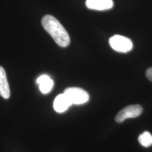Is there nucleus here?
Returning a JSON list of instances; mask_svg holds the SVG:
<instances>
[{
  "label": "nucleus",
  "mask_w": 152,
  "mask_h": 152,
  "mask_svg": "<svg viewBox=\"0 0 152 152\" xmlns=\"http://www.w3.org/2000/svg\"><path fill=\"white\" fill-rule=\"evenodd\" d=\"M145 74L148 79L152 82V67L149 68L147 69Z\"/></svg>",
  "instance_id": "obj_10"
},
{
  "label": "nucleus",
  "mask_w": 152,
  "mask_h": 152,
  "mask_svg": "<svg viewBox=\"0 0 152 152\" xmlns=\"http://www.w3.org/2000/svg\"><path fill=\"white\" fill-rule=\"evenodd\" d=\"M37 83L39 85V90L43 94L49 93L54 86V81L47 75H42L37 80Z\"/></svg>",
  "instance_id": "obj_8"
},
{
  "label": "nucleus",
  "mask_w": 152,
  "mask_h": 152,
  "mask_svg": "<svg viewBox=\"0 0 152 152\" xmlns=\"http://www.w3.org/2000/svg\"><path fill=\"white\" fill-rule=\"evenodd\" d=\"M86 5L91 10L104 11L112 9L114 3L113 0H86Z\"/></svg>",
  "instance_id": "obj_5"
},
{
  "label": "nucleus",
  "mask_w": 152,
  "mask_h": 152,
  "mask_svg": "<svg viewBox=\"0 0 152 152\" xmlns=\"http://www.w3.org/2000/svg\"><path fill=\"white\" fill-rule=\"evenodd\" d=\"M138 140L142 147H150L152 145V135L150 132L145 131L139 135Z\"/></svg>",
  "instance_id": "obj_9"
},
{
  "label": "nucleus",
  "mask_w": 152,
  "mask_h": 152,
  "mask_svg": "<svg viewBox=\"0 0 152 152\" xmlns=\"http://www.w3.org/2000/svg\"><path fill=\"white\" fill-rule=\"evenodd\" d=\"M41 23L44 29L60 47L65 48L70 43V38L65 28L55 17L46 15L42 18Z\"/></svg>",
  "instance_id": "obj_1"
},
{
  "label": "nucleus",
  "mask_w": 152,
  "mask_h": 152,
  "mask_svg": "<svg viewBox=\"0 0 152 152\" xmlns=\"http://www.w3.org/2000/svg\"><path fill=\"white\" fill-rule=\"evenodd\" d=\"M0 95L6 99H9L10 95L5 71L1 66H0Z\"/></svg>",
  "instance_id": "obj_7"
},
{
  "label": "nucleus",
  "mask_w": 152,
  "mask_h": 152,
  "mask_svg": "<svg viewBox=\"0 0 152 152\" xmlns=\"http://www.w3.org/2000/svg\"><path fill=\"white\" fill-rule=\"evenodd\" d=\"M142 112V107L140 105H131L122 109L115 117L117 123H121L126 119L136 118Z\"/></svg>",
  "instance_id": "obj_4"
},
{
  "label": "nucleus",
  "mask_w": 152,
  "mask_h": 152,
  "mask_svg": "<svg viewBox=\"0 0 152 152\" xmlns=\"http://www.w3.org/2000/svg\"><path fill=\"white\" fill-rule=\"evenodd\" d=\"M64 94L72 104L80 105L85 103L89 100V95L86 91L78 87H69Z\"/></svg>",
  "instance_id": "obj_2"
},
{
  "label": "nucleus",
  "mask_w": 152,
  "mask_h": 152,
  "mask_svg": "<svg viewBox=\"0 0 152 152\" xmlns=\"http://www.w3.org/2000/svg\"><path fill=\"white\" fill-rule=\"evenodd\" d=\"M109 43L111 48L119 53H127L131 51L133 44L129 38L120 35H114L109 38Z\"/></svg>",
  "instance_id": "obj_3"
},
{
  "label": "nucleus",
  "mask_w": 152,
  "mask_h": 152,
  "mask_svg": "<svg viewBox=\"0 0 152 152\" xmlns=\"http://www.w3.org/2000/svg\"><path fill=\"white\" fill-rule=\"evenodd\" d=\"M71 105L72 104L64 93L56 97L53 104L55 110L58 113L65 112Z\"/></svg>",
  "instance_id": "obj_6"
}]
</instances>
